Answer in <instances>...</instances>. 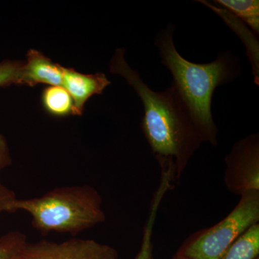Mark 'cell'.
<instances>
[{"label": "cell", "mask_w": 259, "mask_h": 259, "mask_svg": "<svg viewBox=\"0 0 259 259\" xmlns=\"http://www.w3.org/2000/svg\"><path fill=\"white\" fill-rule=\"evenodd\" d=\"M258 220V191L245 192L228 217L192 241L180 254L187 259H221L233 242Z\"/></svg>", "instance_id": "4"}, {"label": "cell", "mask_w": 259, "mask_h": 259, "mask_svg": "<svg viewBox=\"0 0 259 259\" xmlns=\"http://www.w3.org/2000/svg\"><path fill=\"white\" fill-rule=\"evenodd\" d=\"M259 254V225L250 227L233 242L221 259H256Z\"/></svg>", "instance_id": "8"}, {"label": "cell", "mask_w": 259, "mask_h": 259, "mask_svg": "<svg viewBox=\"0 0 259 259\" xmlns=\"http://www.w3.org/2000/svg\"><path fill=\"white\" fill-rule=\"evenodd\" d=\"M23 66L22 61H5L0 63V87L21 84Z\"/></svg>", "instance_id": "13"}, {"label": "cell", "mask_w": 259, "mask_h": 259, "mask_svg": "<svg viewBox=\"0 0 259 259\" xmlns=\"http://www.w3.org/2000/svg\"><path fill=\"white\" fill-rule=\"evenodd\" d=\"M173 259H187V258H185V257L182 256V255L178 254V255H177L176 256H175V258H174Z\"/></svg>", "instance_id": "16"}, {"label": "cell", "mask_w": 259, "mask_h": 259, "mask_svg": "<svg viewBox=\"0 0 259 259\" xmlns=\"http://www.w3.org/2000/svg\"><path fill=\"white\" fill-rule=\"evenodd\" d=\"M256 259H259L258 258H257Z\"/></svg>", "instance_id": "17"}, {"label": "cell", "mask_w": 259, "mask_h": 259, "mask_svg": "<svg viewBox=\"0 0 259 259\" xmlns=\"http://www.w3.org/2000/svg\"><path fill=\"white\" fill-rule=\"evenodd\" d=\"M28 242L26 235L12 231L0 238V259H22Z\"/></svg>", "instance_id": "12"}, {"label": "cell", "mask_w": 259, "mask_h": 259, "mask_svg": "<svg viewBox=\"0 0 259 259\" xmlns=\"http://www.w3.org/2000/svg\"><path fill=\"white\" fill-rule=\"evenodd\" d=\"M110 71L122 76L141 98L142 128L153 153L167 166L183 161L203 138L176 87L172 83L164 91H153L126 62L122 49L114 54Z\"/></svg>", "instance_id": "1"}, {"label": "cell", "mask_w": 259, "mask_h": 259, "mask_svg": "<svg viewBox=\"0 0 259 259\" xmlns=\"http://www.w3.org/2000/svg\"><path fill=\"white\" fill-rule=\"evenodd\" d=\"M63 68L39 51L30 50L27 54L26 61L23 62L21 84L32 87L46 83L50 86L63 87Z\"/></svg>", "instance_id": "7"}, {"label": "cell", "mask_w": 259, "mask_h": 259, "mask_svg": "<svg viewBox=\"0 0 259 259\" xmlns=\"http://www.w3.org/2000/svg\"><path fill=\"white\" fill-rule=\"evenodd\" d=\"M13 163L8 142L3 135L0 134V172Z\"/></svg>", "instance_id": "14"}, {"label": "cell", "mask_w": 259, "mask_h": 259, "mask_svg": "<svg viewBox=\"0 0 259 259\" xmlns=\"http://www.w3.org/2000/svg\"><path fill=\"white\" fill-rule=\"evenodd\" d=\"M216 4L223 7L232 15L243 20L255 34L259 32V2L258 0H217Z\"/></svg>", "instance_id": "10"}, {"label": "cell", "mask_w": 259, "mask_h": 259, "mask_svg": "<svg viewBox=\"0 0 259 259\" xmlns=\"http://www.w3.org/2000/svg\"><path fill=\"white\" fill-rule=\"evenodd\" d=\"M41 101L46 111L51 115L65 117L73 115L74 102L64 87H48L42 92Z\"/></svg>", "instance_id": "9"}, {"label": "cell", "mask_w": 259, "mask_h": 259, "mask_svg": "<svg viewBox=\"0 0 259 259\" xmlns=\"http://www.w3.org/2000/svg\"><path fill=\"white\" fill-rule=\"evenodd\" d=\"M23 210L32 217V226L44 235L50 232L76 236L105 221L102 198L88 185L56 187L40 197L15 198L8 212Z\"/></svg>", "instance_id": "3"}, {"label": "cell", "mask_w": 259, "mask_h": 259, "mask_svg": "<svg viewBox=\"0 0 259 259\" xmlns=\"http://www.w3.org/2000/svg\"><path fill=\"white\" fill-rule=\"evenodd\" d=\"M169 181L167 179H162L159 188L155 194L149 217H148L147 223L145 227L142 244H141L139 252L135 259H153V244L152 240H151L152 239L153 226H154L158 207L161 203L162 198L166 194V191L169 188Z\"/></svg>", "instance_id": "11"}, {"label": "cell", "mask_w": 259, "mask_h": 259, "mask_svg": "<svg viewBox=\"0 0 259 259\" xmlns=\"http://www.w3.org/2000/svg\"><path fill=\"white\" fill-rule=\"evenodd\" d=\"M22 259H120L115 248L92 239L71 238L61 243H28Z\"/></svg>", "instance_id": "5"}, {"label": "cell", "mask_w": 259, "mask_h": 259, "mask_svg": "<svg viewBox=\"0 0 259 259\" xmlns=\"http://www.w3.org/2000/svg\"><path fill=\"white\" fill-rule=\"evenodd\" d=\"M63 87L70 94L74 102L73 115H82L85 103L90 97L100 95L110 81L102 73L83 74L73 69L63 68Z\"/></svg>", "instance_id": "6"}, {"label": "cell", "mask_w": 259, "mask_h": 259, "mask_svg": "<svg viewBox=\"0 0 259 259\" xmlns=\"http://www.w3.org/2000/svg\"><path fill=\"white\" fill-rule=\"evenodd\" d=\"M173 31L171 26L167 27L156 37L155 44L159 49L162 64L171 73L172 83L190 110L202 138L214 142L216 127L211 110L213 93L218 86L230 83L238 76L239 64L228 52L219 54L216 60L209 64L190 62L175 48Z\"/></svg>", "instance_id": "2"}, {"label": "cell", "mask_w": 259, "mask_h": 259, "mask_svg": "<svg viewBox=\"0 0 259 259\" xmlns=\"http://www.w3.org/2000/svg\"><path fill=\"white\" fill-rule=\"evenodd\" d=\"M15 198L14 192L0 183V214L8 212L10 204Z\"/></svg>", "instance_id": "15"}]
</instances>
